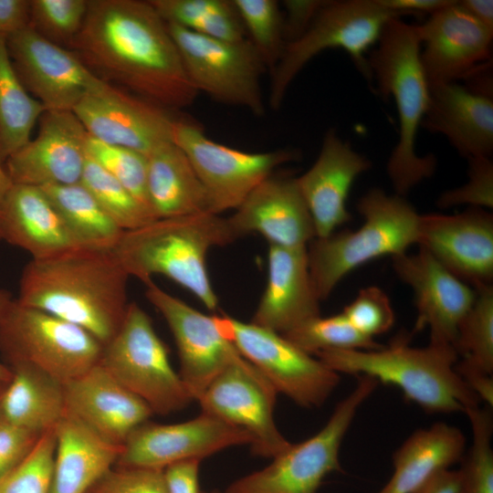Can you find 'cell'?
<instances>
[{"label":"cell","mask_w":493,"mask_h":493,"mask_svg":"<svg viewBox=\"0 0 493 493\" xmlns=\"http://www.w3.org/2000/svg\"><path fill=\"white\" fill-rule=\"evenodd\" d=\"M69 49L106 82L166 110L187 108L199 94L167 23L150 1L89 0Z\"/></svg>","instance_id":"6da1fadb"},{"label":"cell","mask_w":493,"mask_h":493,"mask_svg":"<svg viewBox=\"0 0 493 493\" xmlns=\"http://www.w3.org/2000/svg\"><path fill=\"white\" fill-rule=\"evenodd\" d=\"M129 278L113 250L76 247L31 259L16 301L78 326L104 345L125 317Z\"/></svg>","instance_id":"7a4b0ae2"},{"label":"cell","mask_w":493,"mask_h":493,"mask_svg":"<svg viewBox=\"0 0 493 493\" xmlns=\"http://www.w3.org/2000/svg\"><path fill=\"white\" fill-rule=\"evenodd\" d=\"M367 57L379 93L394 100L399 138L387 162V175L395 194L405 197L435 171L433 154L416 152V139L430 101V87L421 62L415 25L394 17L384 26Z\"/></svg>","instance_id":"3957f363"},{"label":"cell","mask_w":493,"mask_h":493,"mask_svg":"<svg viewBox=\"0 0 493 493\" xmlns=\"http://www.w3.org/2000/svg\"><path fill=\"white\" fill-rule=\"evenodd\" d=\"M236 239L227 218L205 212L160 218L124 231L113 251L130 277L146 284L155 275L164 276L215 310L218 298L209 278L206 255L212 247Z\"/></svg>","instance_id":"277c9868"},{"label":"cell","mask_w":493,"mask_h":493,"mask_svg":"<svg viewBox=\"0 0 493 493\" xmlns=\"http://www.w3.org/2000/svg\"><path fill=\"white\" fill-rule=\"evenodd\" d=\"M407 340L378 350H329L316 357L337 373L366 375L393 385L427 413H466L479 405L456 371L458 354L452 345L412 347Z\"/></svg>","instance_id":"5b68a950"},{"label":"cell","mask_w":493,"mask_h":493,"mask_svg":"<svg viewBox=\"0 0 493 493\" xmlns=\"http://www.w3.org/2000/svg\"><path fill=\"white\" fill-rule=\"evenodd\" d=\"M356 208L363 219L359 228L316 237L307 246L310 278L320 301L357 267L406 253L417 244L420 214L405 197L372 188Z\"/></svg>","instance_id":"8992f818"},{"label":"cell","mask_w":493,"mask_h":493,"mask_svg":"<svg viewBox=\"0 0 493 493\" xmlns=\"http://www.w3.org/2000/svg\"><path fill=\"white\" fill-rule=\"evenodd\" d=\"M403 15L378 0L326 1L307 30L288 43L275 68L270 72L269 107L277 110L291 82L314 57L324 50H344L357 69L372 79L367 57L386 23Z\"/></svg>","instance_id":"52a82bcc"},{"label":"cell","mask_w":493,"mask_h":493,"mask_svg":"<svg viewBox=\"0 0 493 493\" xmlns=\"http://www.w3.org/2000/svg\"><path fill=\"white\" fill-rule=\"evenodd\" d=\"M353 390L335 406L325 425L311 437L272 457L266 467L232 482L224 493H317L324 478L341 471V443L361 405L379 383L359 375Z\"/></svg>","instance_id":"ba28073f"},{"label":"cell","mask_w":493,"mask_h":493,"mask_svg":"<svg viewBox=\"0 0 493 493\" xmlns=\"http://www.w3.org/2000/svg\"><path fill=\"white\" fill-rule=\"evenodd\" d=\"M99 363L153 414L167 415L194 401L150 317L135 302L129 303L120 329L103 345Z\"/></svg>","instance_id":"9c48e42d"},{"label":"cell","mask_w":493,"mask_h":493,"mask_svg":"<svg viewBox=\"0 0 493 493\" xmlns=\"http://www.w3.org/2000/svg\"><path fill=\"white\" fill-rule=\"evenodd\" d=\"M103 344L85 330L13 300L0 319V352L7 366H33L66 383L100 362Z\"/></svg>","instance_id":"30bf717a"},{"label":"cell","mask_w":493,"mask_h":493,"mask_svg":"<svg viewBox=\"0 0 493 493\" xmlns=\"http://www.w3.org/2000/svg\"><path fill=\"white\" fill-rule=\"evenodd\" d=\"M167 25L185 72L198 93L204 92L223 104L244 108L255 116L265 114L261 78L267 69L247 38L221 40Z\"/></svg>","instance_id":"8fae6325"},{"label":"cell","mask_w":493,"mask_h":493,"mask_svg":"<svg viewBox=\"0 0 493 493\" xmlns=\"http://www.w3.org/2000/svg\"><path fill=\"white\" fill-rule=\"evenodd\" d=\"M224 337L266 377L277 393L297 404L322 405L337 388L340 374L282 334L231 316H215Z\"/></svg>","instance_id":"7c38bea8"},{"label":"cell","mask_w":493,"mask_h":493,"mask_svg":"<svg viewBox=\"0 0 493 493\" xmlns=\"http://www.w3.org/2000/svg\"><path fill=\"white\" fill-rule=\"evenodd\" d=\"M172 140L190 160L215 215L236 210L278 166L299 159L294 150L248 152L221 144L186 119L174 120Z\"/></svg>","instance_id":"4fadbf2b"},{"label":"cell","mask_w":493,"mask_h":493,"mask_svg":"<svg viewBox=\"0 0 493 493\" xmlns=\"http://www.w3.org/2000/svg\"><path fill=\"white\" fill-rule=\"evenodd\" d=\"M277 391L244 357L219 373L197 399L202 412L247 432L254 455L274 457L289 443L274 420Z\"/></svg>","instance_id":"5bb4252c"},{"label":"cell","mask_w":493,"mask_h":493,"mask_svg":"<svg viewBox=\"0 0 493 493\" xmlns=\"http://www.w3.org/2000/svg\"><path fill=\"white\" fill-rule=\"evenodd\" d=\"M13 67L29 94L48 110H73L85 97L108 82L72 50L57 45L30 26L6 38Z\"/></svg>","instance_id":"9a60e30c"},{"label":"cell","mask_w":493,"mask_h":493,"mask_svg":"<svg viewBox=\"0 0 493 493\" xmlns=\"http://www.w3.org/2000/svg\"><path fill=\"white\" fill-rule=\"evenodd\" d=\"M243 429L206 413L175 424L145 422L127 437L117 460L119 467L163 469L187 459H204L223 449L251 446Z\"/></svg>","instance_id":"2e32d148"},{"label":"cell","mask_w":493,"mask_h":493,"mask_svg":"<svg viewBox=\"0 0 493 493\" xmlns=\"http://www.w3.org/2000/svg\"><path fill=\"white\" fill-rule=\"evenodd\" d=\"M145 286L147 299L162 314L173 336L180 361L178 373L197 401L219 373L243 356L224 337L215 316L200 312L152 280Z\"/></svg>","instance_id":"e0dca14e"},{"label":"cell","mask_w":493,"mask_h":493,"mask_svg":"<svg viewBox=\"0 0 493 493\" xmlns=\"http://www.w3.org/2000/svg\"><path fill=\"white\" fill-rule=\"evenodd\" d=\"M167 110L107 83L82 99L72 111L91 137L147 156L158 146L173 142L175 119Z\"/></svg>","instance_id":"ac0fdd59"},{"label":"cell","mask_w":493,"mask_h":493,"mask_svg":"<svg viewBox=\"0 0 493 493\" xmlns=\"http://www.w3.org/2000/svg\"><path fill=\"white\" fill-rule=\"evenodd\" d=\"M34 139L6 159L14 184L42 187L80 183L89 133L72 110H46Z\"/></svg>","instance_id":"d6986e66"},{"label":"cell","mask_w":493,"mask_h":493,"mask_svg":"<svg viewBox=\"0 0 493 493\" xmlns=\"http://www.w3.org/2000/svg\"><path fill=\"white\" fill-rule=\"evenodd\" d=\"M416 245L473 288L493 285V215L488 210L420 215Z\"/></svg>","instance_id":"ffe728a7"},{"label":"cell","mask_w":493,"mask_h":493,"mask_svg":"<svg viewBox=\"0 0 493 493\" xmlns=\"http://www.w3.org/2000/svg\"><path fill=\"white\" fill-rule=\"evenodd\" d=\"M415 27L429 87L466 79L489 63L493 30L473 18L457 1Z\"/></svg>","instance_id":"44dd1931"},{"label":"cell","mask_w":493,"mask_h":493,"mask_svg":"<svg viewBox=\"0 0 493 493\" xmlns=\"http://www.w3.org/2000/svg\"><path fill=\"white\" fill-rule=\"evenodd\" d=\"M392 259L396 276L414 293L417 310L414 332L427 328L429 342L455 348L459 324L476 299V289L421 247L414 255L406 252Z\"/></svg>","instance_id":"7402d4cb"},{"label":"cell","mask_w":493,"mask_h":493,"mask_svg":"<svg viewBox=\"0 0 493 493\" xmlns=\"http://www.w3.org/2000/svg\"><path fill=\"white\" fill-rule=\"evenodd\" d=\"M372 167L364 155L344 142L335 129L325 133L310 168L296 177L313 220L316 237H326L351 219L347 199L355 180Z\"/></svg>","instance_id":"603a6c76"},{"label":"cell","mask_w":493,"mask_h":493,"mask_svg":"<svg viewBox=\"0 0 493 493\" xmlns=\"http://www.w3.org/2000/svg\"><path fill=\"white\" fill-rule=\"evenodd\" d=\"M227 221L237 238L257 233L269 246L304 247L316 238L312 217L294 177L270 175Z\"/></svg>","instance_id":"cb8c5ba5"},{"label":"cell","mask_w":493,"mask_h":493,"mask_svg":"<svg viewBox=\"0 0 493 493\" xmlns=\"http://www.w3.org/2000/svg\"><path fill=\"white\" fill-rule=\"evenodd\" d=\"M64 386L67 414L119 446L153 414L100 363Z\"/></svg>","instance_id":"d4e9b609"},{"label":"cell","mask_w":493,"mask_h":493,"mask_svg":"<svg viewBox=\"0 0 493 493\" xmlns=\"http://www.w3.org/2000/svg\"><path fill=\"white\" fill-rule=\"evenodd\" d=\"M307 246H268L265 290L250 322L286 334L320 316Z\"/></svg>","instance_id":"484cf974"},{"label":"cell","mask_w":493,"mask_h":493,"mask_svg":"<svg viewBox=\"0 0 493 493\" xmlns=\"http://www.w3.org/2000/svg\"><path fill=\"white\" fill-rule=\"evenodd\" d=\"M421 127L445 136L467 159L493 152V100L457 82L430 87Z\"/></svg>","instance_id":"4316f807"},{"label":"cell","mask_w":493,"mask_h":493,"mask_svg":"<svg viewBox=\"0 0 493 493\" xmlns=\"http://www.w3.org/2000/svg\"><path fill=\"white\" fill-rule=\"evenodd\" d=\"M2 239L32 256L51 257L81 247L40 187L14 184L0 202Z\"/></svg>","instance_id":"83f0119b"},{"label":"cell","mask_w":493,"mask_h":493,"mask_svg":"<svg viewBox=\"0 0 493 493\" xmlns=\"http://www.w3.org/2000/svg\"><path fill=\"white\" fill-rule=\"evenodd\" d=\"M54 432L52 493H89L117 463L121 446L104 439L68 414Z\"/></svg>","instance_id":"f1b7e54d"},{"label":"cell","mask_w":493,"mask_h":493,"mask_svg":"<svg viewBox=\"0 0 493 493\" xmlns=\"http://www.w3.org/2000/svg\"><path fill=\"white\" fill-rule=\"evenodd\" d=\"M466 436L456 426L436 422L415 430L393 454V472L377 493H413L436 473L461 461Z\"/></svg>","instance_id":"f546056e"},{"label":"cell","mask_w":493,"mask_h":493,"mask_svg":"<svg viewBox=\"0 0 493 493\" xmlns=\"http://www.w3.org/2000/svg\"><path fill=\"white\" fill-rule=\"evenodd\" d=\"M147 193L155 219L209 212L203 184L184 152L173 142L147 155Z\"/></svg>","instance_id":"4dcf8cb0"},{"label":"cell","mask_w":493,"mask_h":493,"mask_svg":"<svg viewBox=\"0 0 493 493\" xmlns=\"http://www.w3.org/2000/svg\"><path fill=\"white\" fill-rule=\"evenodd\" d=\"M10 380L0 398V418L43 434L66 415L64 383L27 364L8 366Z\"/></svg>","instance_id":"1f68e13d"},{"label":"cell","mask_w":493,"mask_h":493,"mask_svg":"<svg viewBox=\"0 0 493 493\" xmlns=\"http://www.w3.org/2000/svg\"><path fill=\"white\" fill-rule=\"evenodd\" d=\"M81 247L114 250L124 231L81 184L40 187Z\"/></svg>","instance_id":"d6a6232c"},{"label":"cell","mask_w":493,"mask_h":493,"mask_svg":"<svg viewBox=\"0 0 493 493\" xmlns=\"http://www.w3.org/2000/svg\"><path fill=\"white\" fill-rule=\"evenodd\" d=\"M45 107L26 89L0 37V161L5 162L31 139Z\"/></svg>","instance_id":"836d02e7"},{"label":"cell","mask_w":493,"mask_h":493,"mask_svg":"<svg viewBox=\"0 0 493 493\" xmlns=\"http://www.w3.org/2000/svg\"><path fill=\"white\" fill-rule=\"evenodd\" d=\"M163 19L193 33L226 41L246 38L233 0H150Z\"/></svg>","instance_id":"e575fe53"},{"label":"cell","mask_w":493,"mask_h":493,"mask_svg":"<svg viewBox=\"0 0 493 493\" xmlns=\"http://www.w3.org/2000/svg\"><path fill=\"white\" fill-rule=\"evenodd\" d=\"M476 299L459 324L455 349L461 362L493 374V285L475 288Z\"/></svg>","instance_id":"d590c367"},{"label":"cell","mask_w":493,"mask_h":493,"mask_svg":"<svg viewBox=\"0 0 493 493\" xmlns=\"http://www.w3.org/2000/svg\"><path fill=\"white\" fill-rule=\"evenodd\" d=\"M80 183L123 231L156 220L118 180L88 155Z\"/></svg>","instance_id":"8d00e7d4"},{"label":"cell","mask_w":493,"mask_h":493,"mask_svg":"<svg viewBox=\"0 0 493 493\" xmlns=\"http://www.w3.org/2000/svg\"><path fill=\"white\" fill-rule=\"evenodd\" d=\"M246 38L254 46L270 72L279 61L286 39L284 18L275 0H233Z\"/></svg>","instance_id":"74e56055"},{"label":"cell","mask_w":493,"mask_h":493,"mask_svg":"<svg viewBox=\"0 0 493 493\" xmlns=\"http://www.w3.org/2000/svg\"><path fill=\"white\" fill-rule=\"evenodd\" d=\"M282 335L311 355L329 350L371 351L383 347L357 330L341 312L326 318L320 315Z\"/></svg>","instance_id":"f35d334b"},{"label":"cell","mask_w":493,"mask_h":493,"mask_svg":"<svg viewBox=\"0 0 493 493\" xmlns=\"http://www.w3.org/2000/svg\"><path fill=\"white\" fill-rule=\"evenodd\" d=\"M470 422L472 443L461 459L458 493H493V421L489 408L479 405L465 413Z\"/></svg>","instance_id":"ab89813d"},{"label":"cell","mask_w":493,"mask_h":493,"mask_svg":"<svg viewBox=\"0 0 493 493\" xmlns=\"http://www.w3.org/2000/svg\"><path fill=\"white\" fill-rule=\"evenodd\" d=\"M87 152L153 215L147 193V156L145 154L126 147L105 143L89 134Z\"/></svg>","instance_id":"60d3db41"},{"label":"cell","mask_w":493,"mask_h":493,"mask_svg":"<svg viewBox=\"0 0 493 493\" xmlns=\"http://www.w3.org/2000/svg\"><path fill=\"white\" fill-rule=\"evenodd\" d=\"M88 0H31L29 26L46 39L69 47L80 31Z\"/></svg>","instance_id":"b9f144b4"},{"label":"cell","mask_w":493,"mask_h":493,"mask_svg":"<svg viewBox=\"0 0 493 493\" xmlns=\"http://www.w3.org/2000/svg\"><path fill=\"white\" fill-rule=\"evenodd\" d=\"M54 429L42 434L27 457L0 478V493H52Z\"/></svg>","instance_id":"7bdbcfd3"},{"label":"cell","mask_w":493,"mask_h":493,"mask_svg":"<svg viewBox=\"0 0 493 493\" xmlns=\"http://www.w3.org/2000/svg\"><path fill=\"white\" fill-rule=\"evenodd\" d=\"M341 313L357 330L372 339L388 331L395 320L388 296L375 286L362 288Z\"/></svg>","instance_id":"ee69618b"},{"label":"cell","mask_w":493,"mask_h":493,"mask_svg":"<svg viewBox=\"0 0 493 493\" xmlns=\"http://www.w3.org/2000/svg\"><path fill=\"white\" fill-rule=\"evenodd\" d=\"M468 161V180L459 187L446 190L437 200L439 208L467 205L482 209L493 208V163L490 157H473Z\"/></svg>","instance_id":"f6af8a7d"},{"label":"cell","mask_w":493,"mask_h":493,"mask_svg":"<svg viewBox=\"0 0 493 493\" xmlns=\"http://www.w3.org/2000/svg\"><path fill=\"white\" fill-rule=\"evenodd\" d=\"M90 493H167L163 469L119 467L110 469Z\"/></svg>","instance_id":"bcb514c9"},{"label":"cell","mask_w":493,"mask_h":493,"mask_svg":"<svg viewBox=\"0 0 493 493\" xmlns=\"http://www.w3.org/2000/svg\"><path fill=\"white\" fill-rule=\"evenodd\" d=\"M41 435L0 418V478L27 457Z\"/></svg>","instance_id":"7dc6e473"},{"label":"cell","mask_w":493,"mask_h":493,"mask_svg":"<svg viewBox=\"0 0 493 493\" xmlns=\"http://www.w3.org/2000/svg\"><path fill=\"white\" fill-rule=\"evenodd\" d=\"M325 3L326 1L322 0H286L282 2L285 9L283 18L287 44L300 37L307 30Z\"/></svg>","instance_id":"c3c4849f"},{"label":"cell","mask_w":493,"mask_h":493,"mask_svg":"<svg viewBox=\"0 0 493 493\" xmlns=\"http://www.w3.org/2000/svg\"><path fill=\"white\" fill-rule=\"evenodd\" d=\"M202 460L187 459L163 469L167 493H200L199 467Z\"/></svg>","instance_id":"681fc988"},{"label":"cell","mask_w":493,"mask_h":493,"mask_svg":"<svg viewBox=\"0 0 493 493\" xmlns=\"http://www.w3.org/2000/svg\"><path fill=\"white\" fill-rule=\"evenodd\" d=\"M31 0H0V37H8L29 26Z\"/></svg>","instance_id":"f907efd6"},{"label":"cell","mask_w":493,"mask_h":493,"mask_svg":"<svg viewBox=\"0 0 493 493\" xmlns=\"http://www.w3.org/2000/svg\"><path fill=\"white\" fill-rule=\"evenodd\" d=\"M456 371L469 390L488 407L493 406V377L491 374L475 369L460 361L456 363Z\"/></svg>","instance_id":"816d5d0a"},{"label":"cell","mask_w":493,"mask_h":493,"mask_svg":"<svg viewBox=\"0 0 493 493\" xmlns=\"http://www.w3.org/2000/svg\"><path fill=\"white\" fill-rule=\"evenodd\" d=\"M384 7L406 15H425L433 13L448 5L452 0H378Z\"/></svg>","instance_id":"f5cc1de1"},{"label":"cell","mask_w":493,"mask_h":493,"mask_svg":"<svg viewBox=\"0 0 493 493\" xmlns=\"http://www.w3.org/2000/svg\"><path fill=\"white\" fill-rule=\"evenodd\" d=\"M458 469L447 468L431 477L413 493H458Z\"/></svg>","instance_id":"db71d44e"},{"label":"cell","mask_w":493,"mask_h":493,"mask_svg":"<svg viewBox=\"0 0 493 493\" xmlns=\"http://www.w3.org/2000/svg\"><path fill=\"white\" fill-rule=\"evenodd\" d=\"M457 3L473 18L493 30L492 0H462Z\"/></svg>","instance_id":"11a10c76"},{"label":"cell","mask_w":493,"mask_h":493,"mask_svg":"<svg viewBox=\"0 0 493 493\" xmlns=\"http://www.w3.org/2000/svg\"><path fill=\"white\" fill-rule=\"evenodd\" d=\"M12 185L13 183L11 182L5 169L2 165V162L0 161V202Z\"/></svg>","instance_id":"9f6ffc18"},{"label":"cell","mask_w":493,"mask_h":493,"mask_svg":"<svg viewBox=\"0 0 493 493\" xmlns=\"http://www.w3.org/2000/svg\"><path fill=\"white\" fill-rule=\"evenodd\" d=\"M13 300L9 292L0 288V319L8 309Z\"/></svg>","instance_id":"6f0895ef"},{"label":"cell","mask_w":493,"mask_h":493,"mask_svg":"<svg viewBox=\"0 0 493 493\" xmlns=\"http://www.w3.org/2000/svg\"><path fill=\"white\" fill-rule=\"evenodd\" d=\"M11 377L10 368L0 362V382L7 383Z\"/></svg>","instance_id":"680465c9"},{"label":"cell","mask_w":493,"mask_h":493,"mask_svg":"<svg viewBox=\"0 0 493 493\" xmlns=\"http://www.w3.org/2000/svg\"><path fill=\"white\" fill-rule=\"evenodd\" d=\"M6 383L0 382V398Z\"/></svg>","instance_id":"91938a15"},{"label":"cell","mask_w":493,"mask_h":493,"mask_svg":"<svg viewBox=\"0 0 493 493\" xmlns=\"http://www.w3.org/2000/svg\"><path fill=\"white\" fill-rule=\"evenodd\" d=\"M2 239V236H1V230H0V240Z\"/></svg>","instance_id":"94428289"},{"label":"cell","mask_w":493,"mask_h":493,"mask_svg":"<svg viewBox=\"0 0 493 493\" xmlns=\"http://www.w3.org/2000/svg\"><path fill=\"white\" fill-rule=\"evenodd\" d=\"M213 493H220V492L215 491V492H213Z\"/></svg>","instance_id":"6125c7cd"}]
</instances>
